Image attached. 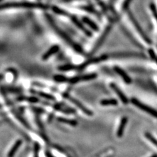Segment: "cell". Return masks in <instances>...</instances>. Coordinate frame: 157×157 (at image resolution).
<instances>
[{
  "mask_svg": "<svg viewBox=\"0 0 157 157\" xmlns=\"http://www.w3.org/2000/svg\"><path fill=\"white\" fill-rule=\"evenodd\" d=\"M54 107H55V109L56 111H60L62 112L65 113H68V114L75 113L76 112V111L74 109H72V108L70 107H67L61 104H57L54 106Z\"/></svg>",
  "mask_w": 157,
  "mask_h": 157,
  "instance_id": "5bb4252c",
  "label": "cell"
},
{
  "mask_svg": "<svg viewBox=\"0 0 157 157\" xmlns=\"http://www.w3.org/2000/svg\"><path fill=\"white\" fill-rule=\"evenodd\" d=\"M52 11L57 14H60V15L67 17H70V14L67 13V11H66L65 10H63L58 7L54 6V7H52Z\"/></svg>",
  "mask_w": 157,
  "mask_h": 157,
  "instance_id": "44dd1931",
  "label": "cell"
},
{
  "mask_svg": "<svg viewBox=\"0 0 157 157\" xmlns=\"http://www.w3.org/2000/svg\"><path fill=\"white\" fill-rule=\"evenodd\" d=\"M156 62H157V58H156Z\"/></svg>",
  "mask_w": 157,
  "mask_h": 157,
  "instance_id": "f1b7e54d",
  "label": "cell"
},
{
  "mask_svg": "<svg viewBox=\"0 0 157 157\" xmlns=\"http://www.w3.org/2000/svg\"><path fill=\"white\" fill-rule=\"evenodd\" d=\"M111 29H112V26L111 25H108L105 28V29H104V32H103L101 34L100 37L98 39V40L96 41V43H95V45H94V47H93L90 52L89 53L90 56L93 55L94 53H96L98 50H99L100 47L102 46L103 44H104V43L105 42L107 36L109 35V33L111 32Z\"/></svg>",
  "mask_w": 157,
  "mask_h": 157,
  "instance_id": "3957f363",
  "label": "cell"
},
{
  "mask_svg": "<svg viewBox=\"0 0 157 157\" xmlns=\"http://www.w3.org/2000/svg\"><path fill=\"white\" fill-rule=\"evenodd\" d=\"M22 144V141L21 140H18L15 144H14L13 146V147L11 148V149L10 150L9 153V156H12L15 152L17 151V149H18V147L21 146V145Z\"/></svg>",
  "mask_w": 157,
  "mask_h": 157,
  "instance_id": "603a6c76",
  "label": "cell"
},
{
  "mask_svg": "<svg viewBox=\"0 0 157 157\" xmlns=\"http://www.w3.org/2000/svg\"><path fill=\"white\" fill-rule=\"evenodd\" d=\"M145 136L146 137V138L148 139L152 144H153L156 147H157V140L153 135H151L149 132H147V133H145Z\"/></svg>",
  "mask_w": 157,
  "mask_h": 157,
  "instance_id": "cb8c5ba5",
  "label": "cell"
},
{
  "mask_svg": "<svg viewBox=\"0 0 157 157\" xmlns=\"http://www.w3.org/2000/svg\"><path fill=\"white\" fill-rule=\"evenodd\" d=\"M36 94H37L39 96H41L45 99H47L48 100H51V101H55L56 100V98L53 95L48 94V93L47 92H44L41 91H37L36 92Z\"/></svg>",
  "mask_w": 157,
  "mask_h": 157,
  "instance_id": "ffe728a7",
  "label": "cell"
},
{
  "mask_svg": "<svg viewBox=\"0 0 157 157\" xmlns=\"http://www.w3.org/2000/svg\"><path fill=\"white\" fill-rule=\"evenodd\" d=\"M69 78L67 77L61 75V74H57L54 75L53 77V79L55 81L57 82H68L69 81Z\"/></svg>",
  "mask_w": 157,
  "mask_h": 157,
  "instance_id": "7402d4cb",
  "label": "cell"
},
{
  "mask_svg": "<svg viewBox=\"0 0 157 157\" xmlns=\"http://www.w3.org/2000/svg\"><path fill=\"white\" fill-rule=\"evenodd\" d=\"M150 9H151V11L153 13V15L154 16V18H155L156 21L157 22V10L154 4H151L150 5Z\"/></svg>",
  "mask_w": 157,
  "mask_h": 157,
  "instance_id": "d4e9b609",
  "label": "cell"
},
{
  "mask_svg": "<svg viewBox=\"0 0 157 157\" xmlns=\"http://www.w3.org/2000/svg\"><path fill=\"white\" fill-rule=\"evenodd\" d=\"M58 70L60 71L77 70V66L74 64H71V63H68V64H65V65H62L61 66H59L58 67Z\"/></svg>",
  "mask_w": 157,
  "mask_h": 157,
  "instance_id": "ac0fdd59",
  "label": "cell"
},
{
  "mask_svg": "<svg viewBox=\"0 0 157 157\" xmlns=\"http://www.w3.org/2000/svg\"><path fill=\"white\" fill-rule=\"evenodd\" d=\"M131 102L132 104L134 105L136 107H138L141 110L146 112L147 113L151 115V116L157 118V111H156L155 109H153V108H152L148 105L143 104V103L140 101L136 99L135 98H132Z\"/></svg>",
  "mask_w": 157,
  "mask_h": 157,
  "instance_id": "5b68a950",
  "label": "cell"
},
{
  "mask_svg": "<svg viewBox=\"0 0 157 157\" xmlns=\"http://www.w3.org/2000/svg\"><path fill=\"white\" fill-rule=\"evenodd\" d=\"M48 6L41 3H34V2H9L2 4L1 6V10L9 9V8H39L47 9Z\"/></svg>",
  "mask_w": 157,
  "mask_h": 157,
  "instance_id": "7a4b0ae2",
  "label": "cell"
},
{
  "mask_svg": "<svg viewBox=\"0 0 157 157\" xmlns=\"http://www.w3.org/2000/svg\"><path fill=\"white\" fill-rule=\"evenodd\" d=\"M70 18L71 19V21L75 24V26H77V28H78L80 29V30H81L83 33H84L85 35L88 37H91L92 36V33L91 32H90L89 30L87 28H86V27L83 25L82 23L78 21V19L74 15H71V14H70Z\"/></svg>",
  "mask_w": 157,
  "mask_h": 157,
  "instance_id": "30bf717a",
  "label": "cell"
},
{
  "mask_svg": "<svg viewBox=\"0 0 157 157\" xmlns=\"http://www.w3.org/2000/svg\"><path fill=\"white\" fill-rule=\"evenodd\" d=\"M57 121L60 122H62V123L70 124L71 126H76L78 124V122L76 120L67 119L65 117H58L57 118Z\"/></svg>",
  "mask_w": 157,
  "mask_h": 157,
  "instance_id": "e0dca14e",
  "label": "cell"
},
{
  "mask_svg": "<svg viewBox=\"0 0 157 157\" xmlns=\"http://www.w3.org/2000/svg\"><path fill=\"white\" fill-rule=\"evenodd\" d=\"M100 104L101 106H116L119 102L116 99L111 98V99H103L100 101Z\"/></svg>",
  "mask_w": 157,
  "mask_h": 157,
  "instance_id": "2e32d148",
  "label": "cell"
},
{
  "mask_svg": "<svg viewBox=\"0 0 157 157\" xmlns=\"http://www.w3.org/2000/svg\"><path fill=\"white\" fill-rule=\"evenodd\" d=\"M127 123H128V118L126 117H123L121 120L119 126L118 127V129H117V135L119 137H121L122 135H123L125 127Z\"/></svg>",
  "mask_w": 157,
  "mask_h": 157,
  "instance_id": "4fadbf2b",
  "label": "cell"
},
{
  "mask_svg": "<svg viewBox=\"0 0 157 157\" xmlns=\"http://www.w3.org/2000/svg\"><path fill=\"white\" fill-rule=\"evenodd\" d=\"M82 21L86 24V25L88 26V27H90L92 30H94L95 32H98L99 30V27H98V24L90 18H89L87 17H84L82 18Z\"/></svg>",
  "mask_w": 157,
  "mask_h": 157,
  "instance_id": "9a60e30c",
  "label": "cell"
},
{
  "mask_svg": "<svg viewBox=\"0 0 157 157\" xmlns=\"http://www.w3.org/2000/svg\"><path fill=\"white\" fill-rule=\"evenodd\" d=\"M128 17H129L130 20L131 21L132 24H133L134 28H136V29L137 30V32H138V33L140 34V36L142 37V39H144V41L147 44H148V45H151V44H152V41L151 40V39L144 32L143 28H141V26L140 25V24L138 23V22L137 21V20L134 17L133 14H132L130 11H128Z\"/></svg>",
  "mask_w": 157,
  "mask_h": 157,
  "instance_id": "277c9868",
  "label": "cell"
},
{
  "mask_svg": "<svg viewBox=\"0 0 157 157\" xmlns=\"http://www.w3.org/2000/svg\"><path fill=\"white\" fill-rule=\"evenodd\" d=\"M109 57H108V56L107 55H103L100 56L88 58V60H86L85 62L81 63V64L77 66V70L82 71L84 70V69H85L86 67H88V66L94 64V63H100L101 62L105 61Z\"/></svg>",
  "mask_w": 157,
  "mask_h": 157,
  "instance_id": "8992f818",
  "label": "cell"
},
{
  "mask_svg": "<svg viewBox=\"0 0 157 157\" xmlns=\"http://www.w3.org/2000/svg\"><path fill=\"white\" fill-rule=\"evenodd\" d=\"M150 157H157V155H153V156H151Z\"/></svg>",
  "mask_w": 157,
  "mask_h": 157,
  "instance_id": "83f0119b",
  "label": "cell"
},
{
  "mask_svg": "<svg viewBox=\"0 0 157 157\" xmlns=\"http://www.w3.org/2000/svg\"><path fill=\"white\" fill-rule=\"evenodd\" d=\"M131 2H132V0H124L123 3H122V8L123 11H126V10H127V9L129 7V5Z\"/></svg>",
  "mask_w": 157,
  "mask_h": 157,
  "instance_id": "484cf974",
  "label": "cell"
},
{
  "mask_svg": "<svg viewBox=\"0 0 157 157\" xmlns=\"http://www.w3.org/2000/svg\"><path fill=\"white\" fill-rule=\"evenodd\" d=\"M64 98H66V99H67L70 102H71L72 104H74L77 107H78L81 111H82L84 113H85L87 116H92L93 115V112L90 110L89 109L84 105V104H82L81 101H79L78 100H77V99H75V98H73L72 96H70L69 94H64L63 95Z\"/></svg>",
  "mask_w": 157,
  "mask_h": 157,
  "instance_id": "52a82bcc",
  "label": "cell"
},
{
  "mask_svg": "<svg viewBox=\"0 0 157 157\" xmlns=\"http://www.w3.org/2000/svg\"><path fill=\"white\" fill-rule=\"evenodd\" d=\"M59 50H60V46L58 45H54L49 48L48 50L43 54L42 56V60H47L48 58H50L51 56L55 55L56 53H57Z\"/></svg>",
  "mask_w": 157,
  "mask_h": 157,
  "instance_id": "7c38bea8",
  "label": "cell"
},
{
  "mask_svg": "<svg viewBox=\"0 0 157 157\" xmlns=\"http://www.w3.org/2000/svg\"><path fill=\"white\" fill-rule=\"evenodd\" d=\"M113 69L114 71L122 78V80L124 81V82H126L128 85L130 84L132 82V78L124 70H122L121 67L119 66H115Z\"/></svg>",
  "mask_w": 157,
  "mask_h": 157,
  "instance_id": "8fae6325",
  "label": "cell"
},
{
  "mask_svg": "<svg viewBox=\"0 0 157 157\" xmlns=\"http://www.w3.org/2000/svg\"><path fill=\"white\" fill-rule=\"evenodd\" d=\"M149 55H150L151 59H153V60H156V59L157 58L156 57L155 53L153 51V50H152V49H149Z\"/></svg>",
  "mask_w": 157,
  "mask_h": 157,
  "instance_id": "4316f807",
  "label": "cell"
},
{
  "mask_svg": "<svg viewBox=\"0 0 157 157\" xmlns=\"http://www.w3.org/2000/svg\"><path fill=\"white\" fill-rule=\"evenodd\" d=\"M45 17L48 22L49 23V24H50L52 28L55 31V32L63 39V41H64L66 43H67L73 49H74L76 52L78 53L83 52V50L82 47L80 46V45H78V44L74 40H73V39L70 37V36L67 35L64 31L62 30V29L57 25L56 22H55V21L53 20V18L49 15V14H46Z\"/></svg>",
  "mask_w": 157,
  "mask_h": 157,
  "instance_id": "6da1fadb",
  "label": "cell"
},
{
  "mask_svg": "<svg viewBox=\"0 0 157 157\" xmlns=\"http://www.w3.org/2000/svg\"><path fill=\"white\" fill-rule=\"evenodd\" d=\"M97 77H98L97 73H89V74L78 75V76L70 78H69L68 82L71 83V84H75V83H77L81 81H88L94 80Z\"/></svg>",
  "mask_w": 157,
  "mask_h": 157,
  "instance_id": "ba28073f",
  "label": "cell"
},
{
  "mask_svg": "<svg viewBox=\"0 0 157 157\" xmlns=\"http://www.w3.org/2000/svg\"><path fill=\"white\" fill-rule=\"evenodd\" d=\"M109 86L111 87V89L116 93L117 96L119 98V99L121 100L122 104H124L125 105L128 104L129 100H128V98L124 94V92L120 89V88L115 84V83L111 82L109 85Z\"/></svg>",
  "mask_w": 157,
  "mask_h": 157,
  "instance_id": "9c48e42d",
  "label": "cell"
},
{
  "mask_svg": "<svg viewBox=\"0 0 157 157\" xmlns=\"http://www.w3.org/2000/svg\"><path fill=\"white\" fill-rule=\"evenodd\" d=\"M18 100L19 101H26L29 103H32V104H36L40 101L39 99L37 97L35 96H21L18 98Z\"/></svg>",
  "mask_w": 157,
  "mask_h": 157,
  "instance_id": "d6986e66",
  "label": "cell"
}]
</instances>
